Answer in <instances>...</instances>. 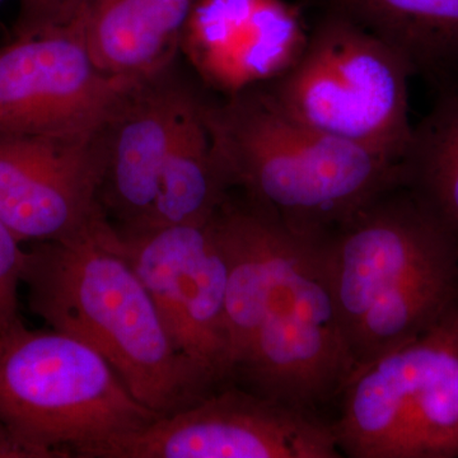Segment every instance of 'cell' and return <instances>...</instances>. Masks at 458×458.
I'll use <instances>...</instances> for the list:
<instances>
[{"label":"cell","mask_w":458,"mask_h":458,"mask_svg":"<svg viewBox=\"0 0 458 458\" xmlns=\"http://www.w3.org/2000/svg\"><path fill=\"white\" fill-rule=\"evenodd\" d=\"M405 59L438 89L458 80V0H322Z\"/></svg>","instance_id":"15"},{"label":"cell","mask_w":458,"mask_h":458,"mask_svg":"<svg viewBox=\"0 0 458 458\" xmlns=\"http://www.w3.org/2000/svg\"><path fill=\"white\" fill-rule=\"evenodd\" d=\"M198 0H73L66 21L105 73L147 80L171 69Z\"/></svg>","instance_id":"14"},{"label":"cell","mask_w":458,"mask_h":458,"mask_svg":"<svg viewBox=\"0 0 458 458\" xmlns=\"http://www.w3.org/2000/svg\"><path fill=\"white\" fill-rule=\"evenodd\" d=\"M412 75L393 47L325 9L294 64L260 86L298 122L401 161L414 126L409 114Z\"/></svg>","instance_id":"5"},{"label":"cell","mask_w":458,"mask_h":458,"mask_svg":"<svg viewBox=\"0 0 458 458\" xmlns=\"http://www.w3.org/2000/svg\"><path fill=\"white\" fill-rule=\"evenodd\" d=\"M2 2H3V0H0V3H2Z\"/></svg>","instance_id":"22"},{"label":"cell","mask_w":458,"mask_h":458,"mask_svg":"<svg viewBox=\"0 0 458 458\" xmlns=\"http://www.w3.org/2000/svg\"><path fill=\"white\" fill-rule=\"evenodd\" d=\"M27 250L0 219V333L20 324L18 289L22 285Z\"/></svg>","instance_id":"18"},{"label":"cell","mask_w":458,"mask_h":458,"mask_svg":"<svg viewBox=\"0 0 458 458\" xmlns=\"http://www.w3.org/2000/svg\"><path fill=\"white\" fill-rule=\"evenodd\" d=\"M101 128L0 131V219L23 245L69 242L110 221L101 203Z\"/></svg>","instance_id":"11"},{"label":"cell","mask_w":458,"mask_h":458,"mask_svg":"<svg viewBox=\"0 0 458 458\" xmlns=\"http://www.w3.org/2000/svg\"><path fill=\"white\" fill-rule=\"evenodd\" d=\"M157 418L80 340L22 322L0 333V419L54 458H93Z\"/></svg>","instance_id":"4"},{"label":"cell","mask_w":458,"mask_h":458,"mask_svg":"<svg viewBox=\"0 0 458 458\" xmlns=\"http://www.w3.org/2000/svg\"><path fill=\"white\" fill-rule=\"evenodd\" d=\"M190 87L171 69L129 90L101 128V203L119 232L140 231L158 194L159 180L181 104Z\"/></svg>","instance_id":"13"},{"label":"cell","mask_w":458,"mask_h":458,"mask_svg":"<svg viewBox=\"0 0 458 458\" xmlns=\"http://www.w3.org/2000/svg\"><path fill=\"white\" fill-rule=\"evenodd\" d=\"M437 89L429 114L412 126L400 180L458 246V80Z\"/></svg>","instance_id":"17"},{"label":"cell","mask_w":458,"mask_h":458,"mask_svg":"<svg viewBox=\"0 0 458 458\" xmlns=\"http://www.w3.org/2000/svg\"><path fill=\"white\" fill-rule=\"evenodd\" d=\"M318 412L241 386L216 388L96 452L93 458H340Z\"/></svg>","instance_id":"8"},{"label":"cell","mask_w":458,"mask_h":458,"mask_svg":"<svg viewBox=\"0 0 458 458\" xmlns=\"http://www.w3.org/2000/svg\"><path fill=\"white\" fill-rule=\"evenodd\" d=\"M310 29L286 0H198L180 51L225 98L270 82L304 49Z\"/></svg>","instance_id":"12"},{"label":"cell","mask_w":458,"mask_h":458,"mask_svg":"<svg viewBox=\"0 0 458 458\" xmlns=\"http://www.w3.org/2000/svg\"><path fill=\"white\" fill-rule=\"evenodd\" d=\"M141 81L101 71L66 21L16 30L0 47V131H98Z\"/></svg>","instance_id":"10"},{"label":"cell","mask_w":458,"mask_h":458,"mask_svg":"<svg viewBox=\"0 0 458 458\" xmlns=\"http://www.w3.org/2000/svg\"><path fill=\"white\" fill-rule=\"evenodd\" d=\"M339 397L343 456L458 457V346L443 319L357 367Z\"/></svg>","instance_id":"7"},{"label":"cell","mask_w":458,"mask_h":458,"mask_svg":"<svg viewBox=\"0 0 458 458\" xmlns=\"http://www.w3.org/2000/svg\"><path fill=\"white\" fill-rule=\"evenodd\" d=\"M0 458H54L50 452L23 441L0 419Z\"/></svg>","instance_id":"20"},{"label":"cell","mask_w":458,"mask_h":458,"mask_svg":"<svg viewBox=\"0 0 458 458\" xmlns=\"http://www.w3.org/2000/svg\"><path fill=\"white\" fill-rule=\"evenodd\" d=\"M318 240L355 369L432 330L458 306V246L397 185Z\"/></svg>","instance_id":"1"},{"label":"cell","mask_w":458,"mask_h":458,"mask_svg":"<svg viewBox=\"0 0 458 458\" xmlns=\"http://www.w3.org/2000/svg\"><path fill=\"white\" fill-rule=\"evenodd\" d=\"M205 116L229 188L294 233L319 237L401 185L400 161L298 122L262 86L207 101Z\"/></svg>","instance_id":"3"},{"label":"cell","mask_w":458,"mask_h":458,"mask_svg":"<svg viewBox=\"0 0 458 458\" xmlns=\"http://www.w3.org/2000/svg\"><path fill=\"white\" fill-rule=\"evenodd\" d=\"M205 104L207 99L189 89L177 114L156 203L146 225L135 232L209 221L228 197L231 188L214 156Z\"/></svg>","instance_id":"16"},{"label":"cell","mask_w":458,"mask_h":458,"mask_svg":"<svg viewBox=\"0 0 458 458\" xmlns=\"http://www.w3.org/2000/svg\"><path fill=\"white\" fill-rule=\"evenodd\" d=\"M73 0H20L16 30L55 22L63 17Z\"/></svg>","instance_id":"19"},{"label":"cell","mask_w":458,"mask_h":458,"mask_svg":"<svg viewBox=\"0 0 458 458\" xmlns=\"http://www.w3.org/2000/svg\"><path fill=\"white\" fill-rule=\"evenodd\" d=\"M354 369L318 240L279 219L260 325L231 384L318 412Z\"/></svg>","instance_id":"6"},{"label":"cell","mask_w":458,"mask_h":458,"mask_svg":"<svg viewBox=\"0 0 458 458\" xmlns=\"http://www.w3.org/2000/svg\"><path fill=\"white\" fill-rule=\"evenodd\" d=\"M443 322H445L448 330L451 331L452 336H454V342H456L458 346V306L443 318Z\"/></svg>","instance_id":"21"},{"label":"cell","mask_w":458,"mask_h":458,"mask_svg":"<svg viewBox=\"0 0 458 458\" xmlns=\"http://www.w3.org/2000/svg\"><path fill=\"white\" fill-rule=\"evenodd\" d=\"M22 284L36 316L98 352L157 417L219 388L174 348L110 221L78 240L31 245Z\"/></svg>","instance_id":"2"},{"label":"cell","mask_w":458,"mask_h":458,"mask_svg":"<svg viewBox=\"0 0 458 458\" xmlns=\"http://www.w3.org/2000/svg\"><path fill=\"white\" fill-rule=\"evenodd\" d=\"M213 216L132 233L114 229L117 246L152 297L174 348L222 387L231 376L227 264Z\"/></svg>","instance_id":"9"}]
</instances>
